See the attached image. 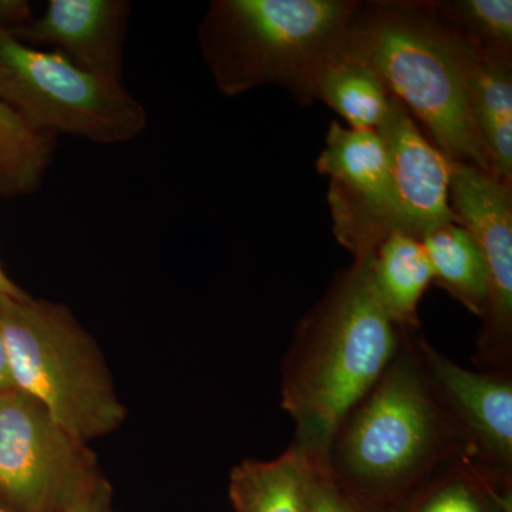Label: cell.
<instances>
[{
  "label": "cell",
  "mask_w": 512,
  "mask_h": 512,
  "mask_svg": "<svg viewBox=\"0 0 512 512\" xmlns=\"http://www.w3.org/2000/svg\"><path fill=\"white\" fill-rule=\"evenodd\" d=\"M404 332L377 298L367 256L339 272L299 323L281 366L282 407L293 446L315 466L325 468L336 427L386 372Z\"/></svg>",
  "instance_id": "6da1fadb"
},
{
  "label": "cell",
  "mask_w": 512,
  "mask_h": 512,
  "mask_svg": "<svg viewBox=\"0 0 512 512\" xmlns=\"http://www.w3.org/2000/svg\"><path fill=\"white\" fill-rule=\"evenodd\" d=\"M406 330L386 372L330 440L325 470L360 504L390 512L441 464L464 453L437 406Z\"/></svg>",
  "instance_id": "7a4b0ae2"
},
{
  "label": "cell",
  "mask_w": 512,
  "mask_h": 512,
  "mask_svg": "<svg viewBox=\"0 0 512 512\" xmlns=\"http://www.w3.org/2000/svg\"><path fill=\"white\" fill-rule=\"evenodd\" d=\"M339 55L372 70L450 160L494 174L468 99L473 55L419 2H360Z\"/></svg>",
  "instance_id": "3957f363"
},
{
  "label": "cell",
  "mask_w": 512,
  "mask_h": 512,
  "mask_svg": "<svg viewBox=\"0 0 512 512\" xmlns=\"http://www.w3.org/2000/svg\"><path fill=\"white\" fill-rule=\"evenodd\" d=\"M360 2L214 0L198 29L217 89L238 96L264 84L313 101L320 70L338 56Z\"/></svg>",
  "instance_id": "277c9868"
},
{
  "label": "cell",
  "mask_w": 512,
  "mask_h": 512,
  "mask_svg": "<svg viewBox=\"0 0 512 512\" xmlns=\"http://www.w3.org/2000/svg\"><path fill=\"white\" fill-rule=\"evenodd\" d=\"M10 379L74 437L89 443L127 416L99 346L62 303L0 296Z\"/></svg>",
  "instance_id": "5b68a950"
},
{
  "label": "cell",
  "mask_w": 512,
  "mask_h": 512,
  "mask_svg": "<svg viewBox=\"0 0 512 512\" xmlns=\"http://www.w3.org/2000/svg\"><path fill=\"white\" fill-rule=\"evenodd\" d=\"M0 100L32 130L99 144L134 140L147 127L143 104L120 82L0 32Z\"/></svg>",
  "instance_id": "8992f818"
},
{
  "label": "cell",
  "mask_w": 512,
  "mask_h": 512,
  "mask_svg": "<svg viewBox=\"0 0 512 512\" xmlns=\"http://www.w3.org/2000/svg\"><path fill=\"white\" fill-rule=\"evenodd\" d=\"M101 476L87 443L13 389L0 394V505L16 512H62Z\"/></svg>",
  "instance_id": "52a82bcc"
},
{
  "label": "cell",
  "mask_w": 512,
  "mask_h": 512,
  "mask_svg": "<svg viewBox=\"0 0 512 512\" xmlns=\"http://www.w3.org/2000/svg\"><path fill=\"white\" fill-rule=\"evenodd\" d=\"M450 205L487 266V306L474 365L483 372H512V185L476 165L453 161Z\"/></svg>",
  "instance_id": "ba28073f"
},
{
  "label": "cell",
  "mask_w": 512,
  "mask_h": 512,
  "mask_svg": "<svg viewBox=\"0 0 512 512\" xmlns=\"http://www.w3.org/2000/svg\"><path fill=\"white\" fill-rule=\"evenodd\" d=\"M413 342L430 392L464 454L498 483L512 485V372L457 365L419 330Z\"/></svg>",
  "instance_id": "9c48e42d"
},
{
  "label": "cell",
  "mask_w": 512,
  "mask_h": 512,
  "mask_svg": "<svg viewBox=\"0 0 512 512\" xmlns=\"http://www.w3.org/2000/svg\"><path fill=\"white\" fill-rule=\"evenodd\" d=\"M330 178L333 229L353 259L396 231L389 154L377 130H353L330 124L326 146L316 163Z\"/></svg>",
  "instance_id": "30bf717a"
},
{
  "label": "cell",
  "mask_w": 512,
  "mask_h": 512,
  "mask_svg": "<svg viewBox=\"0 0 512 512\" xmlns=\"http://www.w3.org/2000/svg\"><path fill=\"white\" fill-rule=\"evenodd\" d=\"M377 133L389 154L396 231L421 239L437 225L457 221L450 205L453 160L427 141L394 96Z\"/></svg>",
  "instance_id": "8fae6325"
},
{
  "label": "cell",
  "mask_w": 512,
  "mask_h": 512,
  "mask_svg": "<svg viewBox=\"0 0 512 512\" xmlns=\"http://www.w3.org/2000/svg\"><path fill=\"white\" fill-rule=\"evenodd\" d=\"M130 9L126 0H50L45 13L13 37L53 47L83 70L121 83Z\"/></svg>",
  "instance_id": "7c38bea8"
},
{
  "label": "cell",
  "mask_w": 512,
  "mask_h": 512,
  "mask_svg": "<svg viewBox=\"0 0 512 512\" xmlns=\"http://www.w3.org/2000/svg\"><path fill=\"white\" fill-rule=\"evenodd\" d=\"M377 298L397 326L419 330V303L433 282L421 239L393 231L366 255Z\"/></svg>",
  "instance_id": "4fadbf2b"
},
{
  "label": "cell",
  "mask_w": 512,
  "mask_h": 512,
  "mask_svg": "<svg viewBox=\"0 0 512 512\" xmlns=\"http://www.w3.org/2000/svg\"><path fill=\"white\" fill-rule=\"evenodd\" d=\"M315 464L289 446L274 460H244L229 476V500L235 512H308Z\"/></svg>",
  "instance_id": "5bb4252c"
},
{
  "label": "cell",
  "mask_w": 512,
  "mask_h": 512,
  "mask_svg": "<svg viewBox=\"0 0 512 512\" xmlns=\"http://www.w3.org/2000/svg\"><path fill=\"white\" fill-rule=\"evenodd\" d=\"M390 512H512V485L498 483L460 453Z\"/></svg>",
  "instance_id": "9a60e30c"
},
{
  "label": "cell",
  "mask_w": 512,
  "mask_h": 512,
  "mask_svg": "<svg viewBox=\"0 0 512 512\" xmlns=\"http://www.w3.org/2000/svg\"><path fill=\"white\" fill-rule=\"evenodd\" d=\"M433 282L468 311L483 318L488 296L487 266L473 235L458 221L437 225L421 237Z\"/></svg>",
  "instance_id": "2e32d148"
},
{
  "label": "cell",
  "mask_w": 512,
  "mask_h": 512,
  "mask_svg": "<svg viewBox=\"0 0 512 512\" xmlns=\"http://www.w3.org/2000/svg\"><path fill=\"white\" fill-rule=\"evenodd\" d=\"M468 99L494 174L512 185V64L480 62L473 56Z\"/></svg>",
  "instance_id": "e0dca14e"
},
{
  "label": "cell",
  "mask_w": 512,
  "mask_h": 512,
  "mask_svg": "<svg viewBox=\"0 0 512 512\" xmlns=\"http://www.w3.org/2000/svg\"><path fill=\"white\" fill-rule=\"evenodd\" d=\"M477 60L512 64L511 0L419 2Z\"/></svg>",
  "instance_id": "ac0fdd59"
},
{
  "label": "cell",
  "mask_w": 512,
  "mask_h": 512,
  "mask_svg": "<svg viewBox=\"0 0 512 512\" xmlns=\"http://www.w3.org/2000/svg\"><path fill=\"white\" fill-rule=\"evenodd\" d=\"M312 96L328 104L353 130H377L392 103V94L372 70L339 53L320 70Z\"/></svg>",
  "instance_id": "d6986e66"
},
{
  "label": "cell",
  "mask_w": 512,
  "mask_h": 512,
  "mask_svg": "<svg viewBox=\"0 0 512 512\" xmlns=\"http://www.w3.org/2000/svg\"><path fill=\"white\" fill-rule=\"evenodd\" d=\"M55 138L37 133L0 100V194L36 191L49 165Z\"/></svg>",
  "instance_id": "ffe728a7"
},
{
  "label": "cell",
  "mask_w": 512,
  "mask_h": 512,
  "mask_svg": "<svg viewBox=\"0 0 512 512\" xmlns=\"http://www.w3.org/2000/svg\"><path fill=\"white\" fill-rule=\"evenodd\" d=\"M308 512H376L333 483L325 468L313 467Z\"/></svg>",
  "instance_id": "44dd1931"
},
{
  "label": "cell",
  "mask_w": 512,
  "mask_h": 512,
  "mask_svg": "<svg viewBox=\"0 0 512 512\" xmlns=\"http://www.w3.org/2000/svg\"><path fill=\"white\" fill-rule=\"evenodd\" d=\"M62 512H113V488L109 480L101 474Z\"/></svg>",
  "instance_id": "7402d4cb"
},
{
  "label": "cell",
  "mask_w": 512,
  "mask_h": 512,
  "mask_svg": "<svg viewBox=\"0 0 512 512\" xmlns=\"http://www.w3.org/2000/svg\"><path fill=\"white\" fill-rule=\"evenodd\" d=\"M12 379H10L8 355H6L5 340H3L2 328H0V394L13 390Z\"/></svg>",
  "instance_id": "603a6c76"
},
{
  "label": "cell",
  "mask_w": 512,
  "mask_h": 512,
  "mask_svg": "<svg viewBox=\"0 0 512 512\" xmlns=\"http://www.w3.org/2000/svg\"><path fill=\"white\" fill-rule=\"evenodd\" d=\"M0 296H12V298H28L29 293L23 291L20 286L16 285L12 279L9 278L8 274L3 271L2 265H0Z\"/></svg>",
  "instance_id": "cb8c5ba5"
},
{
  "label": "cell",
  "mask_w": 512,
  "mask_h": 512,
  "mask_svg": "<svg viewBox=\"0 0 512 512\" xmlns=\"http://www.w3.org/2000/svg\"><path fill=\"white\" fill-rule=\"evenodd\" d=\"M0 512H16V511L8 510V508L2 507V505H0Z\"/></svg>",
  "instance_id": "d4e9b609"
}]
</instances>
